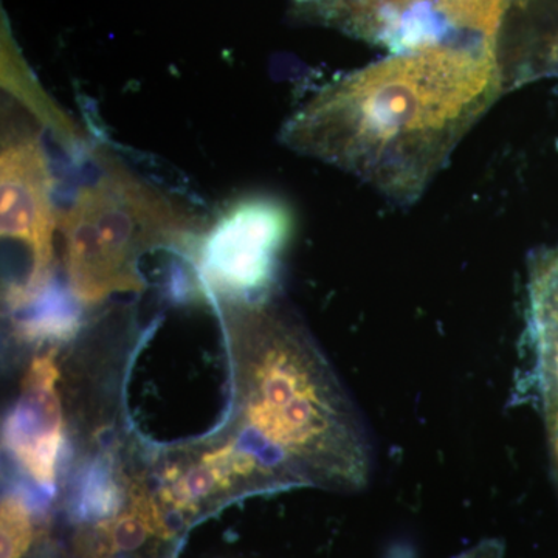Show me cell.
<instances>
[{"label": "cell", "mask_w": 558, "mask_h": 558, "mask_svg": "<svg viewBox=\"0 0 558 558\" xmlns=\"http://www.w3.org/2000/svg\"><path fill=\"white\" fill-rule=\"evenodd\" d=\"M64 264L73 299L86 306L143 288L138 260L149 250L183 241L197 222L120 165H106L61 213Z\"/></svg>", "instance_id": "3957f363"}, {"label": "cell", "mask_w": 558, "mask_h": 558, "mask_svg": "<svg viewBox=\"0 0 558 558\" xmlns=\"http://www.w3.org/2000/svg\"><path fill=\"white\" fill-rule=\"evenodd\" d=\"M505 548L498 539H484L483 543L476 545L475 548L465 550L461 556L454 558H502Z\"/></svg>", "instance_id": "4fadbf2b"}, {"label": "cell", "mask_w": 558, "mask_h": 558, "mask_svg": "<svg viewBox=\"0 0 558 558\" xmlns=\"http://www.w3.org/2000/svg\"><path fill=\"white\" fill-rule=\"evenodd\" d=\"M236 440L267 486L359 490L368 440L354 407L306 330L267 300L226 304Z\"/></svg>", "instance_id": "7a4b0ae2"}, {"label": "cell", "mask_w": 558, "mask_h": 558, "mask_svg": "<svg viewBox=\"0 0 558 558\" xmlns=\"http://www.w3.org/2000/svg\"><path fill=\"white\" fill-rule=\"evenodd\" d=\"M33 304H36V310L21 325L25 339L62 340L75 332L78 317L68 296H61L60 292L49 288Z\"/></svg>", "instance_id": "8fae6325"}, {"label": "cell", "mask_w": 558, "mask_h": 558, "mask_svg": "<svg viewBox=\"0 0 558 558\" xmlns=\"http://www.w3.org/2000/svg\"><path fill=\"white\" fill-rule=\"evenodd\" d=\"M240 487H266L258 462L230 438L197 447L167 465L161 499L182 512H194L208 499Z\"/></svg>", "instance_id": "ba28073f"}, {"label": "cell", "mask_w": 558, "mask_h": 558, "mask_svg": "<svg viewBox=\"0 0 558 558\" xmlns=\"http://www.w3.org/2000/svg\"><path fill=\"white\" fill-rule=\"evenodd\" d=\"M167 535L168 526L156 499L145 488L134 486L126 508L95 527L92 545L95 556L102 558L138 549L149 538Z\"/></svg>", "instance_id": "30bf717a"}, {"label": "cell", "mask_w": 558, "mask_h": 558, "mask_svg": "<svg viewBox=\"0 0 558 558\" xmlns=\"http://www.w3.org/2000/svg\"><path fill=\"white\" fill-rule=\"evenodd\" d=\"M524 368L517 398H527L542 414L558 492V247L529 260Z\"/></svg>", "instance_id": "8992f818"}, {"label": "cell", "mask_w": 558, "mask_h": 558, "mask_svg": "<svg viewBox=\"0 0 558 558\" xmlns=\"http://www.w3.org/2000/svg\"><path fill=\"white\" fill-rule=\"evenodd\" d=\"M292 234V215L275 197L233 202L205 229L196 252L201 288L226 304L267 299Z\"/></svg>", "instance_id": "277c9868"}, {"label": "cell", "mask_w": 558, "mask_h": 558, "mask_svg": "<svg viewBox=\"0 0 558 558\" xmlns=\"http://www.w3.org/2000/svg\"><path fill=\"white\" fill-rule=\"evenodd\" d=\"M32 512L16 495H7L0 509V558H22L33 542Z\"/></svg>", "instance_id": "7c38bea8"}, {"label": "cell", "mask_w": 558, "mask_h": 558, "mask_svg": "<svg viewBox=\"0 0 558 558\" xmlns=\"http://www.w3.org/2000/svg\"><path fill=\"white\" fill-rule=\"evenodd\" d=\"M307 14L330 27L376 43L405 20L414 0H295Z\"/></svg>", "instance_id": "9c48e42d"}, {"label": "cell", "mask_w": 558, "mask_h": 558, "mask_svg": "<svg viewBox=\"0 0 558 558\" xmlns=\"http://www.w3.org/2000/svg\"><path fill=\"white\" fill-rule=\"evenodd\" d=\"M505 89L497 47L399 51L326 84L290 117L281 138L409 205Z\"/></svg>", "instance_id": "6da1fadb"}, {"label": "cell", "mask_w": 558, "mask_h": 558, "mask_svg": "<svg viewBox=\"0 0 558 558\" xmlns=\"http://www.w3.org/2000/svg\"><path fill=\"white\" fill-rule=\"evenodd\" d=\"M53 352L35 359L22 381L21 398L5 425V442L38 486L53 488L61 449L62 409Z\"/></svg>", "instance_id": "52a82bcc"}, {"label": "cell", "mask_w": 558, "mask_h": 558, "mask_svg": "<svg viewBox=\"0 0 558 558\" xmlns=\"http://www.w3.org/2000/svg\"><path fill=\"white\" fill-rule=\"evenodd\" d=\"M57 179L43 140L32 131L3 137L0 156V231L3 245L24 259L20 286L5 295L11 310H25L50 288L54 266Z\"/></svg>", "instance_id": "5b68a950"}]
</instances>
